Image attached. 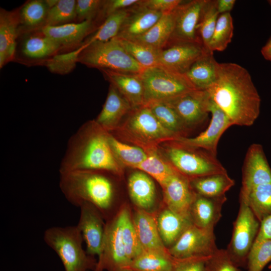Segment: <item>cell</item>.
Wrapping results in <instances>:
<instances>
[{
	"label": "cell",
	"instance_id": "34",
	"mask_svg": "<svg viewBox=\"0 0 271 271\" xmlns=\"http://www.w3.org/2000/svg\"><path fill=\"white\" fill-rule=\"evenodd\" d=\"M159 122L167 129L178 137H186L189 129L184 124L173 108L162 101L146 104Z\"/></svg>",
	"mask_w": 271,
	"mask_h": 271
},
{
	"label": "cell",
	"instance_id": "37",
	"mask_svg": "<svg viewBox=\"0 0 271 271\" xmlns=\"http://www.w3.org/2000/svg\"><path fill=\"white\" fill-rule=\"evenodd\" d=\"M241 201L249 206L260 223L271 215V183L254 187L249 192L246 200Z\"/></svg>",
	"mask_w": 271,
	"mask_h": 271
},
{
	"label": "cell",
	"instance_id": "56",
	"mask_svg": "<svg viewBox=\"0 0 271 271\" xmlns=\"http://www.w3.org/2000/svg\"><path fill=\"white\" fill-rule=\"evenodd\" d=\"M268 268H269V269H271V264L268 266Z\"/></svg>",
	"mask_w": 271,
	"mask_h": 271
},
{
	"label": "cell",
	"instance_id": "8",
	"mask_svg": "<svg viewBox=\"0 0 271 271\" xmlns=\"http://www.w3.org/2000/svg\"><path fill=\"white\" fill-rule=\"evenodd\" d=\"M140 74L144 86L145 104L167 101L196 89L185 74L160 65L145 68Z\"/></svg>",
	"mask_w": 271,
	"mask_h": 271
},
{
	"label": "cell",
	"instance_id": "52",
	"mask_svg": "<svg viewBox=\"0 0 271 271\" xmlns=\"http://www.w3.org/2000/svg\"><path fill=\"white\" fill-rule=\"evenodd\" d=\"M235 0H217V10L219 14L229 12L233 9Z\"/></svg>",
	"mask_w": 271,
	"mask_h": 271
},
{
	"label": "cell",
	"instance_id": "17",
	"mask_svg": "<svg viewBox=\"0 0 271 271\" xmlns=\"http://www.w3.org/2000/svg\"><path fill=\"white\" fill-rule=\"evenodd\" d=\"M208 50L201 43L170 44L166 48L161 49L159 65L185 74L192 64Z\"/></svg>",
	"mask_w": 271,
	"mask_h": 271
},
{
	"label": "cell",
	"instance_id": "41",
	"mask_svg": "<svg viewBox=\"0 0 271 271\" xmlns=\"http://www.w3.org/2000/svg\"><path fill=\"white\" fill-rule=\"evenodd\" d=\"M116 39L129 55L145 69L159 65L161 49L132 40Z\"/></svg>",
	"mask_w": 271,
	"mask_h": 271
},
{
	"label": "cell",
	"instance_id": "42",
	"mask_svg": "<svg viewBox=\"0 0 271 271\" xmlns=\"http://www.w3.org/2000/svg\"><path fill=\"white\" fill-rule=\"evenodd\" d=\"M233 34V20L230 13L220 14L210 42L209 50L212 52L225 50L231 41Z\"/></svg>",
	"mask_w": 271,
	"mask_h": 271
},
{
	"label": "cell",
	"instance_id": "4",
	"mask_svg": "<svg viewBox=\"0 0 271 271\" xmlns=\"http://www.w3.org/2000/svg\"><path fill=\"white\" fill-rule=\"evenodd\" d=\"M43 239L60 258L65 271L95 269L97 262L83 248V239L76 225L49 227Z\"/></svg>",
	"mask_w": 271,
	"mask_h": 271
},
{
	"label": "cell",
	"instance_id": "48",
	"mask_svg": "<svg viewBox=\"0 0 271 271\" xmlns=\"http://www.w3.org/2000/svg\"><path fill=\"white\" fill-rule=\"evenodd\" d=\"M210 257L175 259L173 271H208Z\"/></svg>",
	"mask_w": 271,
	"mask_h": 271
},
{
	"label": "cell",
	"instance_id": "12",
	"mask_svg": "<svg viewBox=\"0 0 271 271\" xmlns=\"http://www.w3.org/2000/svg\"><path fill=\"white\" fill-rule=\"evenodd\" d=\"M210 97L206 90L195 89L164 101L173 108L190 129L207 118L210 113Z\"/></svg>",
	"mask_w": 271,
	"mask_h": 271
},
{
	"label": "cell",
	"instance_id": "3",
	"mask_svg": "<svg viewBox=\"0 0 271 271\" xmlns=\"http://www.w3.org/2000/svg\"><path fill=\"white\" fill-rule=\"evenodd\" d=\"M107 172L76 170L60 173L59 187L66 199L80 207L84 203L94 206L104 216L111 210L114 187Z\"/></svg>",
	"mask_w": 271,
	"mask_h": 271
},
{
	"label": "cell",
	"instance_id": "22",
	"mask_svg": "<svg viewBox=\"0 0 271 271\" xmlns=\"http://www.w3.org/2000/svg\"><path fill=\"white\" fill-rule=\"evenodd\" d=\"M131 109L129 102L110 84L106 100L95 121L103 129L110 133L118 127L123 117Z\"/></svg>",
	"mask_w": 271,
	"mask_h": 271
},
{
	"label": "cell",
	"instance_id": "24",
	"mask_svg": "<svg viewBox=\"0 0 271 271\" xmlns=\"http://www.w3.org/2000/svg\"><path fill=\"white\" fill-rule=\"evenodd\" d=\"M19 13L1 9L0 67L3 68L14 58L19 34Z\"/></svg>",
	"mask_w": 271,
	"mask_h": 271
},
{
	"label": "cell",
	"instance_id": "14",
	"mask_svg": "<svg viewBox=\"0 0 271 271\" xmlns=\"http://www.w3.org/2000/svg\"><path fill=\"white\" fill-rule=\"evenodd\" d=\"M269 183H271V169L263 148L260 144H252L244 160L239 200L245 201L254 187Z\"/></svg>",
	"mask_w": 271,
	"mask_h": 271
},
{
	"label": "cell",
	"instance_id": "45",
	"mask_svg": "<svg viewBox=\"0 0 271 271\" xmlns=\"http://www.w3.org/2000/svg\"><path fill=\"white\" fill-rule=\"evenodd\" d=\"M84 49L81 45L76 49L62 54H56L46 61V66L53 73L66 74L75 68L80 52Z\"/></svg>",
	"mask_w": 271,
	"mask_h": 271
},
{
	"label": "cell",
	"instance_id": "1",
	"mask_svg": "<svg viewBox=\"0 0 271 271\" xmlns=\"http://www.w3.org/2000/svg\"><path fill=\"white\" fill-rule=\"evenodd\" d=\"M206 90L233 125L251 126L259 115L258 91L248 71L236 63H219L216 79Z\"/></svg>",
	"mask_w": 271,
	"mask_h": 271
},
{
	"label": "cell",
	"instance_id": "6",
	"mask_svg": "<svg viewBox=\"0 0 271 271\" xmlns=\"http://www.w3.org/2000/svg\"><path fill=\"white\" fill-rule=\"evenodd\" d=\"M78 62L100 70L141 74L144 70L114 38L90 44L80 52Z\"/></svg>",
	"mask_w": 271,
	"mask_h": 271
},
{
	"label": "cell",
	"instance_id": "15",
	"mask_svg": "<svg viewBox=\"0 0 271 271\" xmlns=\"http://www.w3.org/2000/svg\"><path fill=\"white\" fill-rule=\"evenodd\" d=\"M205 0L182 2L174 10V31L170 44L177 43H202L197 25Z\"/></svg>",
	"mask_w": 271,
	"mask_h": 271
},
{
	"label": "cell",
	"instance_id": "27",
	"mask_svg": "<svg viewBox=\"0 0 271 271\" xmlns=\"http://www.w3.org/2000/svg\"><path fill=\"white\" fill-rule=\"evenodd\" d=\"M140 242L144 250L166 251L157 221L146 211L139 209L132 219Z\"/></svg>",
	"mask_w": 271,
	"mask_h": 271
},
{
	"label": "cell",
	"instance_id": "32",
	"mask_svg": "<svg viewBox=\"0 0 271 271\" xmlns=\"http://www.w3.org/2000/svg\"><path fill=\"white\" fill-rule=\"evenodd\" d=\"M49 9L46 1L33 0L26 3L18 12L20 32L41 30L45 26Z\"/></svg>",
	"mask_w": 271,
	"mask_h": 271
},
{
	"label": "cell",
	"instance_id": "25",
	"mask_svg": "<svg viewBox=\"0 0 271 271\" xmlns=\"http://www.w3.org/2000/svg\"><path fill=\"white\" fill-rule=\"evenodd\" d=\"M94 23V21L86 20L55 26H46L40 30L59 44L62 48L71 47L78 45L93 30Z\"/></svg>",
	"mask_w": 271,
	"mask_h": 271
},
{
	"label": "cell",
	"instance_id": "36",
	"mask_svg": "<svg viewBox=\"0 0 271 271\" xmlns=\"http://www.w3.org/2000/svg\"><path fill=\"white\" fill-rule=\"evenodd\" d=\"M117 214L120 221L121 234L126 252L132 262L144 249L140 242L128 209L126 207H122Z\"/></svg>",
	"mask_w": 271,
	"mask_h": 271
},
{
	"label": "cell",
	"instance_id": "43",
	"mask_svg": "<svg viewBox=\"0 0 271 271\" xmlns=\"http://www.w3.org/2000/svg\"><path fill=\"white\" fill-rule=\"evenodd\" d=\"M76 1L58 0L48 11L45 26H55L72 23L76 19Z\"/></svg>",
	"mask_w": 271,
	"mask_h": 271
},
{
	"label": "cell",
	"instance_id": "10",
	"mask_svg": "<svg viewBox=\"0 0 271 271\" xmlns=\"http://www.w3.org/2000/svg\"><path fill=\"white\" fill-rule=\"evenodd\" d=\"M218 249L215 243L214 229L190 225L178 240L167 249L175 259L212 256Z\"/></svg>",
	"mask_w": 271,
	"mask_h": 271
},
{
	"label": "cell",
	"instance_id": "54",
	"mask_svg": "<svg viewBox=\"0 0 271 271\" xmlns=\"http://www.w3.org/2000/svg\"><path fill=\"white\" fill-rule=\"evenodd\" d=\"M118 271H134V270H133L130 268H124V269L119 270Z\"/></svg>",
	"mask_w": 271,
	"mask_h": 271
},
{
	"label": "cell",
	"instance_id": "50",
	"mask_svg": "<svg viewBox=\"0 0 271 271\" xmlns=\"http://www.w3.org/2000/svg\"><path fill=\"white\" fill-rule=\"evenodd\" d=\"M140 0H110L104 1L100 14L105 18L115 12L132 7Z\"/></svg>",
	"mask_w": 271,
	"mask_h": 271
},
{
	"label": "cell",
	"instance_id": "29",
	"mask_svg": "<svg viewBox=\"0 0 271 271\" xmlns=\"http://www.w3.org/2000/svg\"><path fill=\"white\" fill-rule=\"evenodd\" d=\"M130 197L139 209L147 211L154 205L156 188L153 180L141 171L132 173L128 179Z\"/></svg>",
	"mask_w": 271,
	"mask_h": 271
},
{
	"label": "cell",
	"instance_id": "13",
	"mask_svg": "<svg viewBox=\"0 0 271 271\" xmlns=\"http://www.w3.org/2000/svg\"><path fill=\"white\" fill-rule=\"evenodd\" d=\"M209 112L211 118L208 127L198 136L192 138L183 137L174 141L183 145L203 149L217 157V146L223 133L233 125L228 117L210 98Z\"/></svg>",
	"mask_w": 271,
	"mask_h": 271
},
{
	"label": "cell",
	"instance_id": "23",
	"mask_svg": "<svg viewBox=\"0 0 271 271\" xmlns=\"http://www.w3.org/2000/svg\"><path fill=\"white\" fill-rule=\"evenodd\" d=\"M20 46L22 56L32 61H47L62 49L57 42L40 30L26 33Z\"/></svg>",
	"mask_w": 271,
	"mask_h": 271
},
{
	"label": "cell",
	"instance_id": "46",
	"mask_svg": "<svg viewBox=\"0 0 271 271\" xmlns=\"http://www.w3.org/2000/svg\"><path fill=\"white\" fill-rule=\"evenodd\" d=\"M104 1L78 0L76 1V19L78 22L86 20L93 21L100 14Z\"/></svg>",
	"mask_w": 271,
	"mask_h": 271
},
{
	"label": "cell",
	"instance_id": "20",
	"mask_svg": "<svg viewBox=\"0 0 271 271\" xmlns=\"http://www.w3.org/2000/svg\"><path fill=\"white\" fill-rule=\"evenodd\" d=\"M139 3L129 8L128 15L115 38L133 40L148 32L164 14L145 8Z\"/></svg>",
	"mask_w": 271,
	"mask_h": 271
},
{
	"label": "cell",
	"instance_id": "7",
	"mask_svg": "<svg viewBox=\"0 0 271 271\" xmlns=\"http://www.w3.org/2000/svg\"><path fill=\"white\" fill-rule=\"evenodd\" d=\"M172 142L166 151L169 163L189 179L227 172L216 156L201 149Z\"/></svg>",
	"mask_w": 271,
	"mask_h": 271
},
{
	"label": "cell",
	"instance_id": "18",
	"mask_svg": "<svg viewBox=\"0 0 271 271\" xmlns=\"http://www.w3.org/2000/svg\"><path fill=\"white\" fill-rule=\"evenodd\" d=\"M162 188L167 208L177 213L190 216L189 210L196 193L191 188L189 179L177 171Z\"/></svg>",
	"mask_w": 271,
	"mask_h": 271
},
{
	"label": "cell",
	"instance_id": "35",
	"mask_svg": "<svg viewBox=\"0 0 271 271\" xmlns=\"http://www.w3.org/2000/svg\"><path fill=\"white\" fill-rule=\"evenodd\" d=\"M129 8L115 12L106 17L94 34L81 45L85 48L92 43L106 42L116 37L128 15Z\"/></svg>",
	"mask_w": 271,
	"mask_h": 271
},
{
	"label": "cell",
	"instance_id": "33",
	"mask_svg": "<svg viewBox=\"0 0 271 271\" xmlns=\"http://www.w3.org/2000/svg\"><path fill=\"white\" fill-rule=\"evenodd\" d=\"M175 259L166 251L143 250L132 261L134 271H173Z\"/></svg>",
	"mask_w": 271,
	"mask_h": 271
},
{
	"label": "cell",
	"instance_id": "55",
	"mask_svg": "<svg viewBox=\"0 0 271 271\" xmlns=\"http://www.w3.org/2000/svg\"><path fill=\"white\" fill-rule=\"evenodd\" d=\"M268 3H269V4H270V6H271V0H270V1H268Z\"/></svg>",
	"mask_w": 271,
	"mask_h": 271
},
{
	"label": "cell",
	"instance_id": "9",
	"mask_svg": "<svg viewBox=\"0 0 271 271\" xmlns=\"http://www.w3.org/2000/svg\"><path fill=\"white\" fill-rule=\"evenodd\" d=\"M240 206L233 223L232 237L226 250L239 266L246 262L248 253L258 234L260 223L249 206L239 201Z\"/></svg>",
	"mask_w": 271,
	"mask_h": 271
},
{
	"label": "cell",
	"instance_id": "40",
	"mask_svg": "<svg viewBox=\"0 0 271 271\" xmlns=\"http://www.w3.org/2000/svg\"><path fill=\"white\" fill-rule=\"evenodd\" d=\"M217 5V0H205L197 25L198 36L207 50H209L210 42L219 15Z\"/></svg>",
	"mask_w": 271,
	"mask_h": 271
},
{
	"label": "cell",
	"instance_id": "28",
	"mask_svg": "<svg viewBox=\"0 0 271 271\" xmlns=\"http://www.w3.org/2000/svg\"><path fill=\"white\" fill-rule=\"evenodd\" d=\"M218 64L213 52L207 51L192 64L185 75L196 89L206 90L216 79Z\"/></svg>",
	"mask_w": 271,
	"mask_h": 271
},
{
	"label": "cell",
	"instance_id": "47",
	"mask_svg": "<svg viewBox=\"0 0 271 271\" xmlns=\"http://www.w3.org/2000/svg\"><path fill=\"white\" fill-rule=\"evenodd\" d=\"M208 271H242L230 257L226 249H218L211 257Z\"/></svg>",
	"mask_w": 271,
	"mask_h": 271
},
{
	"label": "cell",
	"instance_id": "11",
	"mask_svg": "<svg viewBox=\"0 0 271 271\" xmlns=\"http://www.w3.org/2000/svg\"><path fill=\"white\" fill-rule=\"evenodd\" d=\"M131 263L126 252L116 213L105 224L103 250L95 270L118 271L129 268Z\"/></svg>",
	"mask_w": 271,
	"mask_h": 271
},
{
	"label": "cell",
	"instance_id": "16",
	"mask_svg": "<svg viewBox=\"0 0 271 271\" xmlns=\"http://www.w3.org/2000/svg\"><path fill=\"white\" fill-rule=\"evenodd\" d=\"M79 208L80 217L76 226L85 243V250L89 255L99 257L103 250L105 229L103 217L89 203H84Z\"/></svg>",
	"mask_w": 271,
	"mask_h": 271
},
{
	"label": "cell",
	"instance_id": "5",
	"mask_svg": "<svg viewBox=\"0 0 271 271\" xmlns=\"http://www.w3.org/2000/svg\"><path fill=\"white\" fill-rule=\"evenodd\" d=\"M124 123L114 131L136 144L147 153L155 151L162 142L173 141L179 137L166 128L146 104L132 108Z\"/></svg>",
	"mask_w": 271,
	"mask_h": 271
},
{
	"label": "cell",
	"instance_id": "19",
	"mask_svg": "<svg viewBox=\"0 0 271 271\" xmlns=\"http://www.w3.org/2000/svg\"><path fill=\"white\" fill-rule=\"evenodd\" d=\"M227 200L225 195L210 197L196 194L189 210L193 224L203 229H214L221 217V210Z\"/></svg>",
	"mask_w": 271,
	"mask_h": 271
},
{
	"label": "cell",
	"instance_id": "2",
	"mask_svg": "<svg viewBox=\"0 0 271 271\" xmlns=\"http://www.w3.org/2000/svg\"><path fill=\"white\" fill-rule=\"evenodd\" d=\"M109 132L95 120L83 124L69 139L59 173L76 170L121 172L109 142Z\"/></svg>",
	"mask_w": 271,
	"mask_h": 271
},
{
	"label": "cell",
	"instance_id": "53",
	"mask_svg": "<svg viewBox=\"0 0 271 271\" xmlns=\"http://www.w3.org/2000/svg\"><path fill=\"white\" fill-rule=\"evenodd\" d=\"M261 53L264 59L271 62V37L266 44L261 48Z\"/></svg>",
	"mask_w": 271,
	"mask_h": 271
},
{
	"label": "cell",
	"instance_id": "21",
	"mask_svg": "<svg viewBox=\"0 0 271 271\" xmlns=\"http://www.w3.org/2000/svg\"><path fill=\"white\" fill-rule=\"evenodd\" d=\"M110 84L129 102L132 108L144 105L145 90L140 74L124 73L100 70Z\"/></svg>",
	"mask_w": 271,
	"mask_h": 271
},
{
	"label": "cell",
	"instance_id": "51",
	"mask_svg": "<svg viewBox=\"0 0 271 271\" xmlns=\"http://www.w3.org/2000/svg\"><path fill=\"white\" fill-rule=\"evenodd\" d=\"M271 240V215L264 219L260 224V227L255 241Z\"/></svg>",
	"mask_w": 271,
	"mask_h": 271
},
{
	"label": "cell",
	"instance_id": "38",
	"mask_svg": "<svg viewBox=\"0 0 271 271\" xmlns=\"http://www.w3.org/2000/svg\"><path fill=\"white\" fill-rule=\"evenodd\" d=\"M109 142L118 162L126 166L136 169L148 156V153L142 148L123 143L110 133Z\"/></svg>",
	"mask_w": 271,
	"mask_h": 271
},
{
	"label": "cell",
	"instance_id": "44",
	"mask_svg": "<svg viewBox=\"0 0 271 271\" xmlns=\"http://www.w3.org/2000/svg\"><path fill=\"white\" fill-rule=\"evenodd\" d=\"M271 260V240L254 241L247 257V271H262Z\"/></svg>",
	"mask_w": 271,
	"mask_h": 271
},
{
	"label": "cell",
	"instance_id": "39",
	"mask_svg": "<svg viewBox=\"0 0 271 271\" xmlns=\"http://www.w3.org/2000/svg\"><path fill=\"white\" fill-rule=\"evenodd\" d=\"M155 151L148 153L146 159L136 169L151 176L163 187L177 171L169 163L164 161Z\"/></svg>",
	"mask_w": 271,
	"mask_h": 271
},
{
	"label": "cell",
	"instance_id": "31",
	"mask_svg": "<svg viewBox=\"0 0 271 271\" xmlns=\"http://www.w3.org/2000/svg\"><path fill=\"white\" fill-rule=\"evenodd\" d=\"M174 11L165 13L148 32L131 40L156 49H162L169 43L174 31Z\"/></svg>",
	"mask_w": 271,
	"mask_h": 271
},
{
	"label": "cell",
	"instance_id": "26",
	"mask_svg": "<svg viewBox=\"0 0 271 271\" xmlns=\"http://www.w3.org/2000/svg\"><path fill=\"white\" fill-rule=\"evenodd\" d=\"M157 223L161 238L168 249L193 224L190 216L177 213L168 208L160 214Z\"/></svg>",
	"mask_w": 271,
	"mask_h": 271
},
{
	"label": "cell",
	"instance_id": "30",
	"mask_svg": "<svg viewBox=\"0 0 271 271\" xmlns=\"http://www.w3.org/2000/svg\"><path fill=\"white\" fill-rule=\"evenodd\" d=\"M193 191L197 194L210 197H220L235 184L227 173H217L189 179Z\"/></svg>",
	"mask_w": 271,
	"mask_h": 271
},
{
	"label": "cell",
	"instance_id": "49",
	"mask_svg": "<svg viewBox=\"0 0 271 271\" xmlns=\"http://www.w3.org/2000/svg\"><path fill=\"white\" fill-rule=\"evenodd\" d=\"M182 2L181 0H143L139 4L149 9L165 14L172 12Z\"/></svg>",
	"mask_w": 271,
	"mask_h": 271
}]
</instances>
